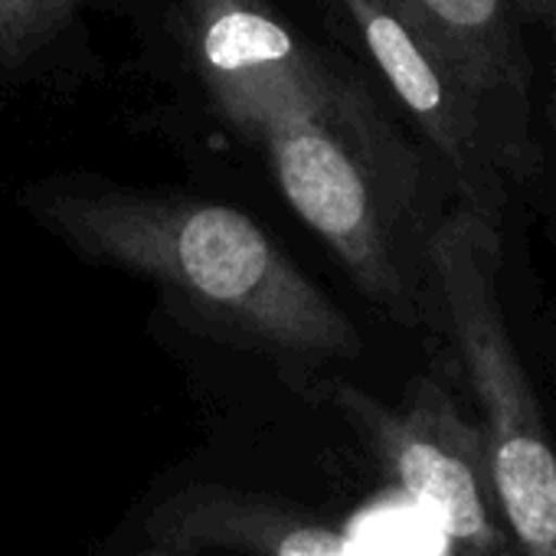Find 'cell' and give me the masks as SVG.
<instances>
[{
    "instance_id": "obj_1",
    "label": "cell",
    "mask_w": 556,
    "mask_h": 556,
    "mask_svg": "<svg viewBox=\"0 0 556 556\" xmlns=\"http://www.w3.org/2000/svg\"><path fill=\"white\" fill-rule=\"evenodd\" d=\"M37 216L96 258L138 271L245 341L344 357L348 315L242 210L122 190H50Z\"/></svg>"
},
{
    "instance_id": "obj_2",
    "label": "cell",
    "mask_w": 556,
    "mask_h": 556,
    "mask_svg": "<svg viewBox=\"0 0 556 556\" xmlns=\"http://www.w3.org/2000/svg\"><path fill=\"white\" fill-rule=\"evenodd\" d=\"M426 262L445 331L484 413L497 514L520 556H556V452L501 312L497 219L462 203L432 229Z\"/></svg>"
},
{
    "instance_id": "obj_3",
    "label": "cell",
    "mask_w": 556,
    "mask_h": 556,
    "mask_svg": "<svg viewBox=\"0 0 556 556\" xmlns=\"http://www.w3.org/2000/svg\"><path fill=\"white\" fill-rule=\"evenodd\" d=\"M354 105L328 118H289L258 141L268 148L275 177L295 213L331 245L354 282L377 305L406 315L413 289L393 252V216L406 190L387 184V164L364 122L334 131Z\"/></svg>"
},
{
    "instance_id": "obj_4",
    "label": "cell",
    "mask_w": 556,
    "mask_h": 556,
    "mask_svg": "<svg viewBox=\"0 0 556 556\" xmlns=\"http://www.w3.org/2000/svg\"><path fill=\"white\" fill-rule=\"evenodd\" d=\"M197 63L216 109L252 138L278 122L328 118L348 105L258 0H197Z\"/></svg>"
},
{
    "instance_id": "obj_5",
    "label": "cell",
    "mask_w": 556,
    "mask_h": 556,
    "mask_svg": "<svg viewBox=\"0 0 556 556\" xmlns=\"http://www.w3.org/2000/svg\"><path fill=\"white\" fill-rule=\"evenodd\" d=\"M429 56L481 112L504 177L530 180V60L517 0H390Z\"/></svg>"
},
{
    "instance_id": "obj_6",
    "label": "cell",
    "mask_w": 556,
    "mask_h": 556,
    "mask_svg": "<svg viewBox=\"0 0 556 556\" xmlns=\"http://www.w3.org/2000/svg\"><path fill=\"white\" fill-rule=\"evenodd\" d=\"M364 413L406 497L448 543H462L471 556H514L494 520L484 439L458 416L439 383L422 380L406 413L377 406Z\"/></svg>"
},
{
    "instance_id": "obj_7",
    "label": "cell",
    "mask_w": 556,
    "mask_h": 556,
    "mask_svg": "<svg viewBox=\"0 0 556 556\" xmlns=\"http://www.w3.org/2000/svg\"><path fill=\"white\" fill-rule=\"evenodd\" d=\"M370 60L409 109L465 190V206L494 216L504 203V167L494 138L471 99L429 56L390 0H338Z\"/></svg>"
},
{
    "instance_id": "obj_8",
    "label": "cell",
    "mask_w": 556,
    "mask_h": 556,
    "mask_svg": "<svg viewBox=\"0 0 556 556\" xmlns=\"http://www.w3.org/2000/svg\"><path fill=\"white\" fill-rule=\"evenodd\" d=\"M348 540L357 556H442L448 546L439 527L413 501L383 504L364 514Z\"/></svg>"
},
{
    "instance_id": "obj_9",
    "label": "cell",
    "mask_w": 556,
    "mask_h": 556,
    "mask_svg": "<svg viewBox=\"0 0 556 556\" xmlns=\"http://www.w3.org/2000/svg\"><path fill=\"white\" fill-rule=\"evenodd\" d=\"M92 0H0V63L21 66Z\"/></svg>"
},
{
    "instance_id": "obj_10",
    "label": "cell",
    "mask_w": 556,
    "mask_h": 556,
    "mask_svg": "<svg viewBox=\"0 0 556 556\" xmlns=\"http://www.w3.org/2000/svg\"><path fill=\"white\" fill-rule=\"evenodd\" d=\"M275 556H357L348 533L328 527H292L278 536Z\"/></svg>"
},
{
    "instance_id": "obj_11",
    "label": "cell",
    "mask_w": 556,
    "mask_h": 556,
    "mask_svg": "<svg viewBox=\"0 0 556 556\" xmlns=\"http://www.w3.org/2000/svg\"><path fill=\"white\" fill-rule=\"evenodd\" d=\"M517 4L523 8V14H527V21H530V24H543V27H546L553 0H517Z\"/></svg>"
},
{
    "instance_id": "obj_12",
    "label": "cell",
    "mask_w": 556,
    "mask_h": 556,
    "mask_svg": "<svg viewBox=\"0 0 556 556\" xmlns=\"http://www.w3.org/2000/svg\"><path fill=\"white\" fill-rule=\"evenodd\" d=\"M546 30L553 34V43H556V0H553V8H549V21H546Z\"/></svg>"
},
{
    "instance_id": "obj_13",
    "label": "cell",
    "mask_w": 556,
    "mask_h": 556,
    "mask_svg": "<svg viewBox=\"0 0 556 556\" xmlns=\"http://www.w3.org/2000/svg\"><path fill=\"white\" fill-rule=\"evenodd\" d=\"M553 122H556V96H553Z\"/></svg>"
}]
</instances>
